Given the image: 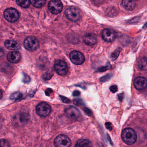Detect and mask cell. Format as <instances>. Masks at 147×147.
Returning a JSON list of instances; mask_svg holds the SVG:
<instances>
[{
    "label": "cell",
    "instance_id": "obj_1",
    "mask_svg": "<svg viewBox=\"0 0 147 147\" xmlns=\"http://www.w3.org/2000/svg\"><path fill=\"white\" fill-rule=\"evenodd\" d=\"M121 137L123 141L125 143L128 145H133L137 140V134L133 129L127 128L122 131Z\"/></svg>",
    "mask_w": 147,
    "mask_h": 147
},
{
    "label": "cell",
    "instance_id": "obj_2",
    "mask_svg": "<svg viewBox=\"0 0 147 147\" xmlns=\"http://www.w3.org/2000/svg\"><path fill=\"white\" fill-rule=\"evenodd\" d=\"M66 17L72 22L79 20L82 17V12L77 8L71 7L66 9L65 11Z\"/></svg>",
    "mask_w": 147,
    "mask_h": 147
},
{
    "label": "cell",
    "instance_id": "obj_3",
    "mask_svg": "<svg viewBox=\"0 0 147 147\" xmlns=\"http://www.w3.org/2000/svg\"><path fill=\"white\" fill-rule=\"evenodd\" d=\"M51 111V106L45 102L39 103L36 107V111L38 115L42 117H45L50 115Z\"/></svg>",
    "mask_w": 147,
    "mask_h": 147
},
{
    "label": "cell",
    "instance_id": "obj_4",
    "mask_svg": "<svg viewBox=\"0 0 147 147\" xmlns=\"http://www.w3.org/2000/svg\"><path fill=\"white\" fill-rule=\"evenodd\" d=\"M54 143L56 147H70L72 142L68 136L64 135H60L54 139Z\"/></svg>",
    "mask_w": 147,
    "mask_h": 147
},
{
    "label": "cell",
    "instance_id": "obj_5",
    "mask_svg": "<svg viewBox=\"0 0 147 147\" xmlns=\"http://www.w3.org/2000/svg\"><path fill=\"white\" fill-rule=\"evenodd\" d=\"M3 16L7 21L10 22H15L18 20L20 17L18 11L13 8L6 9L3 13Z\"/></svg>",
    "mask_w": 147,
    "mask_h": 147
},
{
    "label": "cell",
    "instance_id": "obj_6",
    "mask_svg": "<svg viewBox=\"0 0 147 147\" xmlns=\"http://www.w3.org/2000/svg\"><path fill=\"white\" fill-rule=\"evenodd\" d=\"M24 46L28 51H36L39 47V41L34 37H28L24 40Z\"/></svg>",
    "mask_w": 147,
    "mask_h": 147
},
{
    "label": "cell",
    "instance_id": "obj_7",
    "mask_svg": "<svg viewBox=\"0 0 147 147\" xmlns=\"http://www.w3.org/2000/svg\"><path fill=\"white\" fill-rule=\"evenodd\" d=\"M48 8L52 13L57 14L62 11L63 4L60 0H51L48 3Z\"/></svg>",
    "mask_w": 147,
    "mask_h": 147
},
{
    "label": "cell",
    "instance_id": "obj_8",
    "mask_svg": "<svg viewBox=\"0 0 147 147\" xmlns=\"http://www.w3.org/2000/svg\"><path fill=\"white\" fill-rule=\"evenodd\" d=\"M54 68L56 72L61 76L66 75L68 71L67 65L64 61L61 60H58L55 61L54 64Z\"/></svg>",
    "mask_w": 147,
    "mask_h": 147
},
{
    "label": "cell",
    "instance_id": "obj_9",
    "mask_svg": "<svg viewBox=\"0 0 147 147\" xmlns=\"http://www.w3.org/2000/svg\"><path fill=\"white\" fill-rule=\"evenodd\" d=\"M70 59L73 64L77 65L82 64L85 62L84 56L80 52L73 51L70 55Z\"/></svg>",
    "mask_w": 147,
    "mask_h": 147
},
{
    "label": "cell",
    "instance_id": "obj_10",
    "mask_svg": "<svg viewBox=\"0 0 147 147\" xmlns=\"http://www.w3.org/2000/svg\"><path fill=\"white\" fill-rule=\"evenodd\" d=\"M65 113L68 118L73 120H78L81 116L79 110L73 106H70L65 110Z\"/></svg>",
    "mask_w": 147,
    "mask_h": 147
},
{
    "label": "cell",
    "instance_id": "obj_11",
    "mask_svg": "<svg viewBox=\"0 0 147 147\" xmlns=\"http://www.w3.org/2000/svg\"><path fill=\"white\" fill-rule=\"evenodd\" d=\"M102 37L106 42H113L116 38V34L113 29L107 28L102 31Z\"/></svg>",
    "mask_w": 147,
    "mask_h": 147
},
{
    "label": "cell",
    "instance_id": "obj_12",
    "mask_svg": "<svg viewBox=\"0 0 147 147\" xmlns=\"http://www.w3.org/2000/svg\"><path fill=\"white\" fill-rule=\"evenodd\" d=\"M133 84L137 90H143L147 86L146 79L143 77H138L134 80Z\"/></svg>",
    "mask_w": 147,
    "mask_h": 147
},
{
    "label": "cell",
    "instance_id": "obj_13",
    "mask_svg": "<svg viewBox=\"0 0 147 147\" xmlns=\"http://www.w3.org/2000/svg\"><path fill=\"white\" fill-rule=\"evenodd\" d=\"M7 59L10 63H17L20 61L21 56L19 52H11L9 53L7 55Z\"/></svg>",
    "mask_w": 147,
    "mask_h": 147
},
{
    "label": "cell",
    "instance_id": "obj_14",
    "mask_svg": "<svg viewBox=\"0 0 147 147\" xmlns=\"http://www.w3.org/2000/svg\"><path fill=\"white\" fill-rule=\"evenodd\" d=\"M83 41L87 45H94L97 42L96 36L93 33L87 34L84 36Z\"/></svg>",
    "mask_w": 147,
    "mask_h": 147
},
{
    "label": "cell",
    "instance_id": "obj_15",
    "mask_svg": "<svg viewBox=\"0 0 147 147\" xmlns=\"http://www.w3.org/2000/svg\"><path fill=\"white\" fill-rule=\"evenodd\" d=\"M4 45L6 48L9 50L17 51L20 49V47L19 44L13 40H7L4 43Z\"/></svg>",
    "mask_w": 147,
    "mask_h": 147
},
{
    "label": "cell",
    "instance_id": "obj_16",
    "mask_svg": "<svg viewBox=\"0 0 147 147\" xmlns=\"http://www.w3.org/2000/svg\"><path fill=\"white\" fill-rule=\"evenodd\" d=\"M122 4L123 7L127 10H132L134 9L136 6L135 0H123Z\"/></svg>",
    "mask_w": 147,
    "mask_h": 147
},
{
    "label": "cell",
    "instance_id": "obj_17",
    "mask_svg": "<svg viewBox=\"0 0 147 147\" xmlns=\"http://www.w3.org/2000/svg\"><path fill=\"white\" fill-rule=\"evenodd\" d=\"M75 147H91V143L87 140H80L77 142Z\"/></svg>",
    "mask_w": 147,
    "mask_h": 147
},
{
    "label": "cell",
    "instance_id": "obj_18",
    "mask_svg": "<svg viewBox=\"0 0 147 147\" xmlns=\"http://www.w3.org/2000/svg\"><path fill=\"white\" fill-rule=\"evenodd\" d=\"M30 1L32 5L36 8L42 7L46 2V0H30Z\"/></svg>",
    "mask_w": 147,
    "mask_h": 147
},
{
    "label": "cell",
    "instance_id": "obj_19",
    "mask_svg": "<svg viewBox=\"0 0 147 147\" xmlns=\"http://www.w3.org/2000/svg\"><path fill=\"white\" fill-rule=\"evenodd\" d=\"M138 66L140 69L142 70H146L147 68L146 57H144L140 59L138 63Z\"/></svg>",
    "mask_w": 147,
    "mask_h": 147
},
{
    "label": "cell",
    "instance_id": "obj_20",
    "mask_svg": "<svg viewBox=\"0 0 147 147\" xmlns=\"http://www.w3.org/2000/svg\"><path fill=\"white\" fill-rule=\"evenodd\" d=\"M16 3L22 7L27 8L30 5V0H16Z\"/></svg>",
    "mask_w": 147,
    "mask_h": 147
},
{
    "label": "cell",
    "instance_id": "obj_21",
    "mask_svg": "<svg viewBox=\"0 0 147 147\" xmlns=\"http://www.w3.org/2000/svg\"><path fill=\"white\" fill-rule=\"evenodd\" d=\"M122 51V48H119L117 49L111 55V58L112 60H115L117 59V58L119 57L120 53Z\"/></svg>",
    "mask_w": 147,
    "mask_h": 147
},
{
    "label": "cell",
    "instance_id": "obj_22",
    "mask_svg": "<svg viewBox=\"0 0 147 147\" xmlns=\"http://www.w3.org/2000/svg\"><path fill=\"white\" fill-rule=\"evenodd\" d=\"M8 142L7 140L2 139L0 140V147H9Z\"/></svg>",
    "mask_w": 147,
    "mask_h": 147
},
{
    "label": "cell",
    "instance_id": "obj_23",
    "mask_svg": "<svg viewBox=\"0 0 147 147\" xmlns=\"http://www.w3.org/2000/svg\"><path fill=\"white\" fill-rule=\"evenodd\" d=\"M73 103L77 106H83L84 105L83 101L81 99H75L73 100Z\"/></svg>",
    "mask_w": 147,
    "mask_h": 147
},
{
    "label": "cell",
    "instance_id": "obj_24",
    "mask_svg": "<svg viewBox=\"0 0 147 147\" xmlns=\"http://www.w3.org/2000/svg\"><path fill=\"white\" fill-rule=\"evenodd\" d=\"M112 77V75L110 74H107L104 77H102L100 79V81L101 82H105V81H108Z\"/></svg>",
    "mask_w": 147,
    "mask_h": 147
},
{
    "label": "cell",
    "instance_id": "obj_25",
    "mask_svg": "<svg viewBox=\"0 0 147 147\" xmlns=\"http://www.w3.org/2000/svg\"><path fill=\"white\" fill-rule=\"evenodd\" d=\"M110 65H107L106 66H103V67H101L100 69H98V71L99 72H103L104 71H106L108 70V69H110Z\"/></svg>",
    "mask_w": 147,
    "mask_h": 147
},
{
    "label": "cell",
    "instance_id": "obj_26",
    "mask_svg": "<svg viewBox=\"0 0 147 147\" xmlns=\"http://www.w3.org/2000/svg\"><path fill=\"white\" fill-rule=\"evenodd\" d=\"M110 90L111 91V92H113V93H115L118 90V87H117V86L116 85L111 86L110 87Z\"/></svg>",
    "mask_w": 147,
    "mask_h": 147
},
{
    "label": "cell",
    "instance_id": "obj_27",
    "mask_svg": "<svg viewBox=\"0 0 147 147\" xmlns=\"http://www.w3.org/2000/svg\"><path fill=\"white\" fill-rule=\"evenodd\" d=\"M60 96V98L63 101V102L67 104L70 102V100L69 98H67L63 96Z\"/></svg>",
    "mask_w": 147,
    "mask_h": 147
},
{
    "label": "cell",
    "instance_id": "obj_28",
    "mask_svg": "<svg viewBox=\"0 0 147 147\" xmlns=\"http://www.w3.org/2000/svg\"><path fill=\"white\" fill-rule=\"evenodd\" d=\"M80 92L78 90H75L73 92V93H72V95H73L74 96H78L79 95H80Z\"/></svg>",
    "mask_w": 147,
    "mask_h": 147
},
{
    "label": "cell",
    "instance_id": "obj_29",
    "mask_svg": "<svg viewBox=\"0 0 147 147\" xmlns=\"http://www.w3.org/2000/svg\"><path fill=\"white\" fill-rule=\"evenodd\" d=\"M123 96H124V95H123V93H121V94H119L118 96H118V99H119L120 101H121V102L123 99V97H124Z\"/></svg>",
    "mask_w": 147,
    "mask_h": 147
},
{
    "label": "cell",
    "instance_id": "obj_30",
    "mask_svg": "<svg viewBox=\"0 0 147 147\" xmlns=\"http://www.w3.org/2000/svg\"><path fill=\"white\" fill-rule=\"evenodd\" d=\"M105 126L107 127V128L108 129H112V127H111V123L109 122L106 123L105 124Z\"/></svg>",
    "mask_w": 147,
    "mask_h": 147
},
{
    "label": "cell",
    "instance_id": "obj_31",
    "mask_svg": "<svg viewBox=\"0 0 147 147\" xmlns=\"http://www.w3.org/2000/svg\"><path fill=\"white\" fill-rule=\"evenodd\" d=\"M4 55V51L2 48H0V58L2 57Z\"/></svg>",
    "mask_w": 147,
    "mask_h": 147
},
{
    "label": "cell",
    "instance_id": "obj_32",
    "mask_svg": "<svg viewBox=\"0 0 147 147\" xmlns=\"http://www.w3.org/2000/svg\"><path fill=\"white\" fill-rule=\"evenodd\" d=\"M84 111L85 112H86H86L88 113V115H89V114L91 113V111L89 110V109H85L84 110Z\"/></svg>",
    "mask_w": 147,
    "mask_h": 147
},
{
    "label": "cell",
    "instance_id": "obj_33",
    "mask_svg": "<svg viewBox=\"0 0 147 147\" xmlns=\"http://www.w3.org/2000/svg\"><path fill=\"white\" fill-rule=\"evenodd\" d=\"M2 97V93L1 91L0 90V99Z\"/></svg>",
    "mask_w": 147,
    "mask_h": 147
},
{
    "label": "cell",
    "instance_id": "obj_34",
    "mask_svg": "<svg viewBox=\"0 0 147 147\" xmlns=\"http://www.w3.org/2000/svg\"><path fill=\"white\" fill-rule=\"evenodd\" d=\"M2 126V121L1 120V118H0V128Z\"/></svg>",
    "mask_w": 147,
    "mask_h": 147
}]
</instances>
